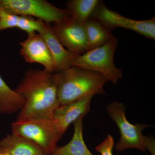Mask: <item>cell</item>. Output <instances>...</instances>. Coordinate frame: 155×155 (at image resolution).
Returning <instances> with one entry per match:
<instances>
[{
  "instance_id": "cell-1",
  "label": "cell",
  "mask_w": 155,
  "mask_h": 155,
  "mask_svg": "<svg viewBox=\"0 0 155 155\" xmlns=\"http://www.w3.org/2000/svg\"><path fill=\"white\" fill-rule=\"evenodd\" d=\"M15 91L25 100L17 120L53 119L54 112L59 107L54 73L44 69H28Z\"/></svg>"
},
{
  "instance_id": "cell-2",
  "label": "cell",
  "mask_w": 155,
  "mask_h": 155,
  "mask_svg": "<svg viewBox=\"0 0 155 155\" xmlns=\"http://www.w3.org/2000/svg\"><path fill=\"white\" fill-rule=\"evenodd\" d=\"M54 75L59 106L89 96L106 94L104 86L108 81L98 72L72 66Z\"/></svg>"
},
{
  "instance_id": "cell-3",
  "label": "cell",
  "mask_w": 155,
  "mask_h": 155,
  "mask_svg": "<svg viewBox=\"0 0 155 155\" xmlns=\"http://www.w3.org/2000/svg\"><path fill=\"white\" fill-rule=\"evenodd\" d=\"M118 40L113 38L106 44L75 56L72 66L98 72L108 81L116 84L122 77V70L114 63V55Z\"/></svg>"
},
{
  "instance_id": "cell-4",
  "label": "cell",
  "mask_w": 155,
  "mask_h": 155,
  "mask_svg": "<svg viewBox=\"0 0 155 155\" xmlns=\"http://www.w3.org/2000/svg\"><path fill=\"white\" fill-rule=\"evenodd\" d=\"M12 133L35 143L45 153L52 155L63 134L53 119L34 118L17 120L11 124Z\"/></svg>"
},
{
  "instance_id": "cell-5",
  "label": "cell",
  "mask_w": 155,
  "mask_h": 155,
  "mask_svg": "<svg viewBox=\"0 0 155 155\" xmlns=\"http://www.w3.org/2000/svg\"><path fill=\"white\" fill-rule=\"evenodd\" d=\"M107 111L109 116L116 122L121 134L115 149L122 152L127 149L134 148L145 151L150 138L144 136L142 131L149 125L131 124L126 119L124 104L117 101L109 104L107 107Z\"/></svg>"
},
{
  "instance_id": "cell-6",
  "label": "cell",
  "mask_w": 155,
  "mask_h": 155,
  "mask_svg": "<svg viewBox=\"0 0 155 155\" xmlns=\"http://www.w3.org/2000/svg\"><path fill=\"white\" fill-rule=\"evenodd\" d=\"M0 7L10 14L35 17L48 23H58L70 16L67 8H59L45 0H0Z\"/></svg>"
},
{
  "instance_id": "cell-7",
  "label": "cell",
  "mask_w": 155,
  "mask_h": 155,
  "mask_svg": "<svg viewBox=\"0 0 155 155\" xmlns=\"http://www.w3.org/2000/svg\"><path fill=\"white\" fill-rule=\"evenodd\" d=\"M90 19L98 21L111 31L116 27H122L155 39V17L143 20L130 19L108 8L101 2Z\"/></svg>"
},
{
  "instance_id": "cell-8",
  "label": "cell",
  "mask_w": 155,
  "mask_h": 155,
  "mask_svg": "<svg viewBox=\"0 0 155 155\" xmlns=\"http://www.w3.org/2000/svg\"><path fill=\"white\" fill-rule=\"evenodd\" d=\"M58 40L67 50L81 55L88 51V43L84 24L71 16L51 26Z\"/></svg>"
},
{
  "instance_id": "cell-9",
  "label": "cell",
  "mask_w": 155,
  "mask_h": 155,
  "mask_svg": "<svg viewBox=\"0 0 155 155\" xmlns=\"http://www.w3.org/2000/svg\"><path fill=\"white\" fill-rule=\"evenodd\" d=\"M20 54L27 63H38L48 72H56L54 61L44 39L40 34L28 35L24 41L20 42Z\"/></svg>"
},
{
  "instance_id": "cell-10",
  "label": "cell",
  "mask_w": 155,
  "mask_h": 155,
  "mask_svg": "<svg viewBox=\"0 0 155 155\" xmlns=\"http://www.w3.org/2000/svg\"><path fill=\"white\" fill-rule=\"evenodd\" d=\"M93 97L89 96L57 108L53 119L63 135L72 123L79 117L84 116L90 111Z\"/></svg>"
},
{
  "instance_id": "cell-11",
  "label": "cell",
  "mask_w": 155,
  "mask_h": 155,
  "mask_svg": "<svg viewBox=\"0 0 155 155\" xmlns=\"http://www.w3.org/2000/svg\"><path fill=\"white\" fill-rule=\"evenodd\" d=\"M38 33L44 39L52 56L55 64L56 72L72 67L73 59L77 54L69 51L62 45L53 32L50 23L43 21L41 30Z\"/></svg>"
},
{
  "instance_id": "cell-12",
  "label": "cell",
  "mask_w": 155,
  "mask_h": 155,
  "mask_svg": "<svg viewBox=\"0 0 155 155\" xmlns=\"http://www.w3.org/2000/svg\"><path fill=\"white\" fill-rule=\"evenodd\" d=\"M0 153L4 155H41L43 150L28 139L14 134H8L0 141Z\"/></svg>"
},
{
  "instance_id": "cell-13",
  "label": "cell",
  "mask_w": 155,
  "mask_h": 155,
  "mask_svg": "<svg viewBox=\"0 0 155 155\" xmlns=\"http://www.w3.org/2000/svg\"><path fill=\"white\" fill-rule=\"evenodd\" d=\"M73 122L74 133L72 140L64 146L57 147L51 155H94L86 146L83 137V118Z\"/></svg>"
},
{
  "instance_id": "cell-14",
  "label": "cell",
  "mask_w": 155,
  "mask_h": 155,
  "mask_svg": "<svg viewBox=\"0 0 155 155\" xmlns=\"http://www.w3.org/2000/svg\"><path fill=\"white\" fill-rule=\"evenodd\" d=\"M25 100L13 90L0 76V114H12L19 112Z\"/></svg>"
},
{
  "instance_id": "cell-15",
  "label": "cell",
  "mask_w": 155,
  "mask_h": 155,
  "mask_svg": "<svg viewBox=\"0 0 155 155\" xmlns=\"http://www.w3.org/2000/svg\"><path fill=\"white\" fill-rule=\"evenodd\" d=\"M84 25L87 38L88 51L106 44L114 37L112 31L94 19H88Z\"/></svg>"
},
{
  "instance_id": "cell-16",
  "label": "cell",
  "mask_w": 155,
  "mask_h": 155,
  "mask_svg": "<svg viewBox=\"0 0 155 155\" xmlns=\"http://www.w3.org/2000/svg\"><path fill=\"white\" fill-rule=\"evenodd\" d=\"M101 2L99 0H70L67 2V9L71 17L84 24L90 19Z\"/></svg>"
},
{
  "instance_id": "cell-17",
  "label": "cell",
  "mask_w": 155,
  "mask_h": 155,
  "mask_svg": "<svg viewBox=\"0 0 155 155\" xmlns=\"http://www.w3.org/2000/svg\"><path fill=\"white\" fill-rule=\"evenodd\" d=\"M43 22L40 19H35L29 16H19L17 28L25 31L28 35H32L36 31L39 32L42 26Z\"/></svg>"
},
{
  "instance_id": "cell-18",
  "label": "cell",
  "mask_w": 155,
  "mask_h": 155,
  "mask_svg": "<svg viewBox=\"0 0 155 155\" xmlns=\"http://www.w3.org/2000/svg\"><path fill=\"white\" fill-rule=\"evenodd\" d=\"M19 16L10 14L0 7V30L17 27Z\"/></svg>"
},
{
  "instance_id": "cell-19",
  "label": "cell",
  "mask_w": 155,
  "mask_h": 155,
  "mask_svg": "<svg viewBox=\"0 0 155 155\" xmlns=\"http://www.w3.org/2000/svg\"><path fill=\"white\" fill-rule=\"evenodd\" d=\"M114 144V138L108 134L104 141L96 147V150L101 155H114L113 150Z\"/></svg>"
},
{
  "instance_id": "cell-20",
  "label": "cell",
  "mask_w": 155,
  "mask_h": 155,
  "mask_svg": "<svg viewBox=\"0 0 155 155\" xmlns=\"http://www.w3.org/2000/svg\"><path fill=\"white\" fill-rule=\"evenodd\" d=\"M41 155H48V154H47L44 153V154H42Z\"/></svg>"
},
{
  "instance_id": "cell-21",
  "label": "cell",
  "mask_w": 155,
  "mask_h": 155,
  "mask_svg": "<svg viewBox=\"0 0 155 155\" xmlns=\"http://www.w3.org/2000/svg\"><path fill=\"white\" fill-rule=\"evenodd\" d=\"M0 155H3V154L2 153H0Z\"/></svg>"
}]
</instances>
